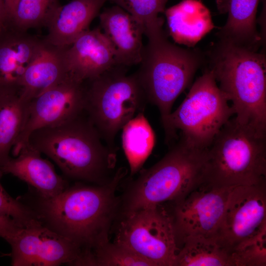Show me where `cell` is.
<instances>
[{
  "mask_svg": "<svg viewBox=\"0 0 266 266\" xmlns=\"http://www.w3.org/2000/svg\"><path fill=\"white\" fill-rule=\"evenodd\" d=\"M125 172L119 169L109 182L77 184L47 199H40L36 212L43 224L89 251L108 240L119 203L117 188Z\"/></svg>",
  "mask_w": 266,
  "mask_h": 266,
  "instance_id": "1",
  "label": "cell"
},
{
  "mask_svg": "<svg viewBox=\"0 0 266 266\" xmlns=\"http://www.w3.org/2000/svg\"><path fill=\"white\" fill-rule=\"evenodd\" d=\"M28 144L52 160L70 178L102 185L117 172L113 173L115 149L104 142L85 111L60 125L34 131Z\"/></svg>",
  "mask_w": 266,
  "mask_h": 266,
  "instance_id": "2",
  "label": "cell"
},
{
  "mask_svg": "<svg viewBox=\"0 0 266 266\" xmlns=\"http://www.w3.org/2000/svg\"><path fill=\"white\" fill-rule=\"evenodd\" d=\"M219 40L208 55L219 88L232 102L235 120L266 136V60L264 53Z\"/></svg>",
  "mask_w": 266,
  "mask_h": 266,
  "instance_id": "3",
  "label": "cell"
},
{
  "mask_svg": "<svg viewBox=\"0 0 266 266\" xmlns=\"http://www.w3.org/2000/svg\"><path fill=\"white\" fill-rule=\"evenodd\" d=\"M138 70L134 72L147 101L158 108L165 133L172 105L190 85L204 61L199 50L184 48L170 42L161 29L145 35Z\"/></svg>",
  "mask_w": 266,
  "mask_h": 266,
  "instance_id": "4",
  "label": "cell"
},
{
  "mask_svg": "<svg viewBox=\"0 0 266 266\" xmlns=\"http://www.w3.org/2000/svg\"><path fill=\"white\" fill-rule=\"evenodd\" d=\"M203 184L232 188L266 183V136L230 119L207 149Z\"/></svg>",
  "mask_w": 266,
  "mask_h": 266,
  "instance_id": "5",
  "label": "cell"
},
{
  "mask_svg": "<svg viewBox=\"0 0 266 266\" xmlns=\"http://www.w3.org/2000/svg\"><path fill=\"white\" fill-rule=\"evenodd\" d=\"M207 149L196 148L180 139L133 181L125 198L124 213L168 201L176 202L202 184Z\"/></svg>",
  "mask_w": 266,
  "mask_h": 266,
  "instance_id": "6",
  "label": "cell"
},
{
  "mask_svg": "<svg viewBox=\"0 0 266 266\" xmlns=\"http://www.w3.org/2000/svg\"><path fill=\"white\" fill-rule=\"evenodd\" d=\"M116 65L85 81L84 111L104 142L115 149V138L124 126L143 112L147 101L135 74Z\"/></svg>",
  "mask_w": 266,
  "mask_h": 266,
  "instance_id": "7",
  "label": "cell"
},
{
  "mask_svg": "<svg viewBox=\"0 0 266 266\" xmlns=\"http://www.w3.org/2000/svg\"><path fill=\"white\" fill-rule=\"evenodd\" d=\"M226 95L217 85L212 71L207 69L194 83L185 99L167 121L165 134L169 144L181 133L188 145L206 149L222 127L234 115Z\"/></svg>",
  "mask_w": 266,
  "mask_h": 266,
  "instance_id": "8",
  "label": "cell"
},
{
  "mask_svg": "<svg viewBox=\"0 0 266 266\" xmlns=\"http://www.w3.org/2000/svg\"><path fill=\"white\" fill-rule=\"evenodd\" d=\"M114 242L152 266H175L179 250L172 216L162 204L124 213Z\"/></svg>",
  "mask_w": 266,
  "mask_h": 266,
  "instance_id": "9",
  "label": "cell"
},
{
  "mask_svg": "<svg viewBox=\"0 0 266 266\" xmlns=\"http://www.w3.org/2000/svg\"><path fill=\"white\" fill-rule=\"evenodd\" d=\"M266 234V183L232 189L216 239L231 256Z\"/></svg>",
  "mask_w": 266,
  "mask_h": 266,
  "instance_id": "10",
  "label": "cell"
},
{
  "mask_svg": "<svg viewBox=\"0 0 266 266\" xmlns=\"http://www.w3.org/2000/svg\"><path fill=\"white\" fill-rule=\"evenodd\" d=\"M4 239L11 247L14 266H78L82 249L41 221L19 227Z\"/></svg>",
  "mask_w": 266,
  "mask_h": 266,
  "instance_id": "11",
  "label": "cell"
},
{
  "mask_svg": "<svg viewBox=\"0 0 266 266\" xmlns=\"http://www.w3.org/2000/svg\"><path fill=\"white\" fill-rule=\"evenodd\" d=\"M86 86L68 77L31 100L28 104L23 128L13 147L16 156L28 144L30 135L38 129L62 124L84 112Z\"/></svg>",
  "mask_w": 266,
  "mask_h": 266,
  "instance_id": "12",
  "label": "cell"
},
{
  "mask_svg": "<svg viewBox=\"0 0 266 266\" xmlns=\"http://www.w3.org/2000/svg\"><path fill=\"white\" fill-rule=\"evenodd\" d=\"M233 188L202 184L175 202L172 216L179 247L189 235L216 238Z\"/></svg>",
  "mask_w": 266,
  "mask_h": 266,
  "instance_id": "13",
  "label": "cell"
},
{
  "mask_svg": "<svg viewBox=\"0 0 266 266\" xmlns=\"http://www.w3.org/2000/svg\"><path fill=\"white\" fill-rule=\"evenodd\" d=\"M43 39L11 24L0 32V95L19 93L24 74Z\"/></svg>",
  "mask_w": 266,
  "mask_h": 266,
  "instance_id": "14",
  "label": "cell"
},
{
  "mask_svg": "<svg viewBox=\"0 0 266 266\" xmlns=\"http://www.w3.org/2000/svg\"><path fill=\"white\" fill-rule=\"evenodd\" d=\"M68 76L81 82L92 79L117 65L113 50L100 27L89 30L66 48Z\"/></svg>",
  "mask_w": 266,
  "mask_h": 266,
  "instance_id": "15",
  "label": "cell"
},
{
  "mask_svg": "<svg viewBox=\"0 0 266 266\" xmlns=\"http://www.w3.org/2000/svg\"><path fill=\"white\" fill-rule=\"evenodd\" d=\"M100 28L110 43L117 65L139 64L144 45L142 25L121 7L115 5L99 14Z\"/></svg>",
  "mask_w": 266,
  "mask_h": 266,
  "instance_id": "16",
  "label": "cell"
},
{
  "mask_svg": "<svg viewBox=\"0 0 266 266\" xmlns=\"http://www.w3.org/2000/svg\"><path fill=\"white\" fill-rule=\"evenodd\" d=\"M41 154L27 144L15 158L10 157L0 169L3 173L11 174L33 187L40 199H47L68 186L65 179L57 173L53 164L43 158Z\"/></svg>",
  "mask_w": 266,
  "mask_h": 266,
  "instance_id": "17",
  "label": "cell"
},
{
  "mask_svg": "<svg viewBox=\"0 0 266 266\" xmlns=\"http://www.w3.org/2000/svg\"><path fill=\"white\" fill-rule=\"evenodd\" d=\"M108 0H71L60 5L48 23L43 38L52 45L67 47L89 30L92 21Z\"/></svg>",
  "mask_w": 266,
  "mask_h": 266,
  "instance_id": "18",
  "label": "cell"
},
{
  "mask_svg": "<svg viewBox=\"0 0 266 266\" xmlns=\"http://www.w3.org/2000/svg\"><path fill=\"white\" fill-rule=\"evenodd\" d=\"M66 47L52 45L43 39L38 54L23 76L19 92L22 100L29 102L69 77L64 60Z\"/></svg>",
  "mask_w": 266,
  "mask_h": 266,
  "instance_id": "19",
  "label": "cell"
},
{
  "mask_svg": "<svg viewBox=\"0 0 266 266\" xmlns=\"http://www.w3.org/2000/svg\"><path fill=\"white\" fill-rule=\"evenodd\" d=\"M165 13L170 34L180 44L194 46L214 28L209 10L198 0H183Z\"/></svg>",
  "mask_w": 266,
  "mask_h": 266,
  "instance_id": "20",
  "label": "cell"
},
{
  "mask_svg": "<svg viewBox=\"0 0 266 266\" xmlns=\"http://www.w3.org/2000/svg\"><path fill=\"white\" fill-rule=\"evenodd\" d=\"M259 0H229L228 16L217 33L220 40L257 51L262 37L257 28Z\"/></svg>",
  "mask_w": 266,
  "mask_h": 266,
  "instance_id": "21",
  "label": "cell"
},
{
  "mask_svg": "<svg viewBox=\"0 0 266 266\" xmlns=\"http://www.w3.org/2000/svg\"><path fill=\"white\" fill-rule=\"evenodd\" d=\"M122 130V147L131 175H133L140 170L151 153L155 144V135L143 112L137 114Z\"/></svg>",
  "mask_w": 266,
  "mask_h": 266,
  "instance_id": "22",
  "label": "cell"
},
{
  "mask_svg": "<svg viewBox=\"0 0 266 266\" xmlns=\"http://www.w3.org/2000/svg\"><path fill=\"white\" fill-rule=\"evenodd\" d=\"M180 243L175 266H233L231 255L215 238L189 235Z\"/></svg>",
  "mask_w": 266,
  "mask_h": 266,
  "instance_id": "23",
  "label": "cell"
},
{
  "mask_svg": "<svg viewBox=\"0 0 266 266\" xmlns=\"http://www.w3.org/2000/svg\"><path fill=\"white\" fill-rule=\"evenodd\" d=\"M28 103L19 93L0 95V166L10 158L23 128Z\"/></svg>",
  "mask_w": 266,
  "mask_h": 266,
  "instance_id": "24",
  "label": "cell"
},
{
  "mask_svg": "<svg viewBox=\"0 0 266 266\" xmlns=\"http://www.w3.org/2000/svg\"><path fill=\"white\" fill-rule=\"evenodd\" d=\"M82 266H152L126 247L107 240L97 245L84 255Z\"/></svg>",
  "mask_w": 266,
  "mask_h": 266,
  "instance_id": "25",
  "label": "cell"
},
{
  "mask_svg": "<svg viewBox=\"0 0 266 266\" xmlns=\"http://www.w3.org/2000/svg\"><path fill=\"white\" fill-rule=\"evenodd\" d=\"M60 5L58 0H19L11 17V24L26 31L47 27Z\"/></svg>",
  "mask_w": 266,
  "mask_h": 266,
  "instance_id": "26",
  "label": "cell"
},
{
  "mask_svg": "<svg viewBox=\"0 0 266 266\" xmlns=\"http://www.w3.org/2000/svg\"><path fill=\"white\" fill-rule=\"evenodd\" d=\"M121 7L143 26L144 35L163 28L164 19L159 17L165 13L168 0H108Z\"/></svg>",
  "mask_w": 266,
  "mask_h": 266,
  "instance_id": "27",
  "label": "cell"
},
{
  "mask_svg": "<svg viewBox=\"0 0 266 266\" xmlns=\"http://www.w3.org/2000/svg\"><path fill=\"white\" fill-rule=\"evenodd\" d=\"M3 173L0 169V217L10 219L21 227L40 221L35 211L11 197L5 190L0 183Z\"/></svg>",
  "mask_w": 266,
  "mask_h": 266,
  "instance_id": "28",
  "label": "cell"
},
{
  "mask_svg": "<svg viewBox=\"0 0 266 266\" xmlns=\"http://www.w3.org/2000/svg\"><path fill=\"white\" fill-rule=\"evenodd\" d=\"M231 257L233 266H266V234L234 251Z\"/></svg>",
  "mask_w": 266,
  "mask_h": 266,
  "instance_id": "29",
  "label": "cell"
},
{
  "mask_svg": "<svg viewBox=\"0 0 266 266\" xmlns=\"http://www.w3.org/2000/svg\"><path fill=\"white\" fill-rule=\"evenodd\" d=\"M19 227L20 226L14 221L0 217V237L4 238L9 233Z\"/></svg>",
  "mask_w": 266,
  "mask_h": 266,
  "instance_id": "30",
  "label": "cell"
},
{
  "mask_svg": "<svg viewBox=\"0 0 266 266\" xmlns=\"http://www.w3.org/2000/svg\"><path fill=\"white\" fill-rule=\"evenodd\" d=\"M10 23L11 19L4 0H0V26L2 28H5Z\"/></svg>",
  "mask_w": 266,
  "mask_h": 266,
  "instance_id": "31",
  "label": "cell"
},
{
  "mask_svg": "<svg viewBox=\"0 0 266 266\" xmlns=\"http://www.w3.org/2000/svg\"><path fill=\"white\" fill-rule=\"evenodd\" d=\"M18 0H4L5 3L10 19L13 14Z\"/></svg>",
  "mask_w": 266,
  "mask_h": 266,
  "instance_id": "32",
  "label": "cell"
},
{
  "mask_svg": "<svg viewBox=\"0 0 266 266\" xmlns=\"http://www.w3.org/2000/svg\"><path fill=\"white\" fill-rule=\"evenodd\" d=\"M3 28H2V27H1L0 26V31H1V30H2V29H3Z\"/></svg>",
  "mask_w": 266,
  "mask_h": 266,
  "instance_id": "33",
  "label": "cell"
}]
</instances>
